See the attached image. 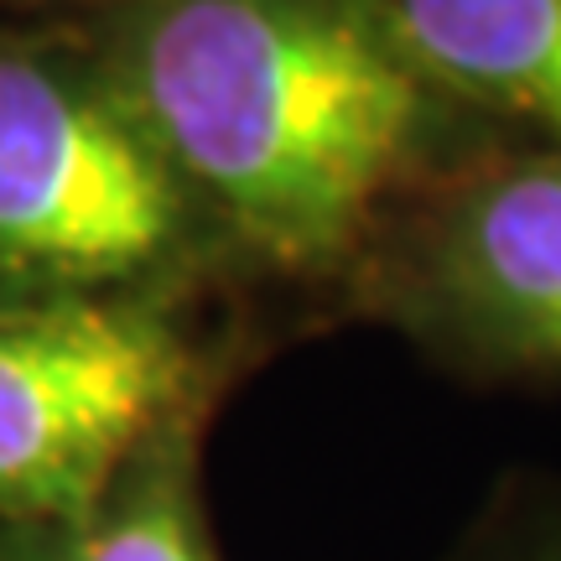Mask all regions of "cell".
Here are the masks:
<instances>
[{
  "label": "cell",
  "mask_w": 561,
  "mask_h": 561,
  "mask_svg": "<svg viewBox=\"0 0 561 561\" xmlns=\"http://www.w3.org/2000/svg\"><path fill=\"white\" fill-rule=\"evenodd\" d=\"M203 432L208 411L167 426L79 520H0V561H224L203 494Z\"/></svg>",
  "instance_id": "6"
},
{
  "label": "cell",
  "mask_w": 561,
  "mask_h": 561,
  "mask_svg": "<svg viewBox=\"0 0 561 561\" xmlns=\"http://www.w3.org/2000/svg\"><path fill=\"white\" fill-rule=\"evenodd\" d=\"M437 561H561V468H510Z\"/></svg>",
  "instance_id": "7"
},
{
  "label": "cell",
  "mask_w": 561,
  "mask_h": 561,
  "mask_svg": "<svg viewBox=\"0 0 561 561\" xmlns=\"http://www.w3.org/2000/svg\"><path fill=\"white\" fill-rule=\"evenodd\" d=\"M453 110L561 146V0H364Z\"/></svg>",
  "instance_id": "5"
},
{
  "label": "cell",
  "mask_w": 561,
  "mask_h": 561,
  "mask_svg": "<svg viewBox=\"0 0 561 561\" xmlns=\"http://www.w3.org/2000/svg\"><path fill=\"white\" fill-rule=\"evenodd\" d=\"M100 68L208 234L280 276H343L447 157L453 104L364 0H130Z\"/></svg>",
  "instance_id": "1"
},
{
  "label": "cell",
  "mask_w": 561,
  "mask_h": 561,
  "mask_svg": "<svg viewBox=\"0 0 561 561\" xmlns=\"http://www.w3.org/2000/svg\"><path fill=\"white\" fill-rule=\"evenodd\" d=\"M203 234L100 62L0 42V301L167 291Z\"/></svg>",
  "instance_id": "2"
},
{
  "label": "cell",
  "mask_w": 561,
  "mask_h": 561,
  "mask_svg": "<svg viewBox=\"0 0 561 561\" xmlns=\"http://www.w3.org/2000/svg\"><path fill=\"white\" fill-rule=\"evenodd\" d=\"M359 276L447 375L561 390V146L447 157L390 214Z\"/></svg>",
  "instance_id": "4"
},
{
  "label": "cell",
  "mask_w": 561,
  "mask_h": 561,
  "mask_svg": "<svg viewBox=\"0 0 561 561\" xmlns=\"http://www.w3.org/2000/svg\"><path fill=\"white\" fill-rule=\"evenodd\" d=\"M219 375L167 291L0 301V520H79Z\"/></svg>",
  "instance_id": "3"
}]
</instances>
